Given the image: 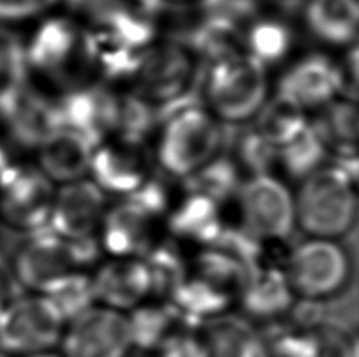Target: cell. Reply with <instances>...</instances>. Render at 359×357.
<instances>
[{"mask_svg":"<svg viewBox=\"0 0 359 357\" xmlns=\"http://www.w3.org/2000/svg\"><path fill=\"white\" fill-rule=\"evenodd\" d=\"M304 22L311 35L328 46H355L358 36L356 0H307Z\"/></svg>","mask_w":359,"mask_h":357,"instance_id":"cell-21","label":"cell"},{"mask_svg":"<svg viewBox=\"0 0 359 357\" xmlns=\"http://www.w3.org/2000/svg\"><path fill=\"white\" fill-rule=\"evenodd\" d=\"M222 123L205 106L180 104L158 127L153 159L165 175L188 180L221 155Z\"/></svg>","mask_w":359,"mask_h":357,"instance_id":"cell-2","label":"cell"},{"mask_svg":"<svg viewBox=\"0 0 359 357\" xmlns=\"http://www.w3.org/2000/svg\"><path fill=\"white\" fill-rule=\"evenodd\" d=\"M107 208V195L88 176L60 184L55 188L48 228L68 241L93 239Z\"/></svg>","mask_w":359,"mask_h":357,"instance_id":"cell-14","label":"cell"},{"mask_svg":"<svg viewBox=\"0 0 359 357\" xmlns=\"http://www.w3.org/2000/svg\"><path fill=\"white\" fill-rule=\"evenodd\" d=\"M328 158L325 142L309 121L299 136L278 148L276 165H279L285 176L301 181L326 164Z\"/></svg>","mask_w":359,"mask_h":357,"instance_id":"cell-25","label":"cell"},{"mask_svg":"<svg viewBox=\"0 0 359 357\" xmlns=\"http://www.w3.org/2000/svg\"><path fill=\"white\" fill-rule=\"evenodd\" d=\"M76 271L84 270L73 241L59 237L49 228L29 234L16 248L10 266L11 279L35 295H44L57 280Z\"/></svg>","mask_w":359,"mask_h":357,"instance_id":"cell-11","label":"cell"},{"mask_svg":"<svg viewBox=\"0 0 359 357\" xmlns=\"http://www.w3.org/2000/svg\"><path fill=\"white\" fill-rule=\"evenodd\" d=\"M65 320L46 296L27 293L0 310V354L29 357L55 351Z\"/></svg>","mask_w":359,"mask_h":357,"instance_id":"cell-6","label":"cell"},{"mask_svg":"<svg viewBox=\"0 0 359 357\" xmlns=\"http://www.w3.org/2000/svg\"><path fill=\"white\" fill-rule=\"evenodd\" d=\"M65 323L96 305L92 277L84 271H76L62 277L44 293Z\"/></svg>","mask_w":359,"mask_h":357,"instance_id":"cell-28","label":"cell"},{"mask_svg":"<svg viewBox=\"0 0 359 357\" xmlns=\"http://www.w3.org/2000/svg\"><path fill=\"white\" fill-rule=\"evenodd\" d=\"M161 4H168V5H194L198 4L201 0H159Z\"/></svg>","mask_w":359,"mask_h":357,"instance_id":"cell-34","label":"cell"},{"mask_svg":"<svg viewBox=\"0 0 359 357\" xmlns=\"http://www.w3.org/2000/svg\"><path fill=\"white\" fill-rule=\"evenodd\" d=\"M90 277L96 304L107 309L128 314L151 296L150 274L142 258H111Z\"/></svg>","mask_w":359,"mask_h":357,"instance_id":"cell-16","label":"cell"},{"mask_svg":"<svg viewBox=\"0 0 359 357\" xmlns=\"http://www.w3.org/2000/svg\"><path fill=\"white\" fill-rule=\"evenodd\" d=\"M238 298L248 320H273L292 307L294 295L284 271L257 266L248 276Z\"/></svg>","mask_w":359,"mask_h":357,"instance_id":"cell-20","label":"cell"},{"mask_svg":"<svg viewBox=\"0 0 359 357\" xmlns=\"http://www.w3.org/2000/svg\"><path fill=\"white\" fill-rule=\"evenodd\" d=\"M251 123L254 130L274 148H280L304 131L309 125V117L290 98L276 92L269 94Z\"/></svg>","mask_w":359,"mask_h":357,"instance_id":"cell-23","label":"cell"},{"mask_svg":"<svg viewBox=\"0 0 359 357\" xmlns=\"http://www.w3.org/2000/svg\"><path fill=\"white\" fill-rule=\"evenodd\" d=\"M183 199L172 205L168 218L170 232L183 241L208 247L219 238L224 227L221 203L184 189Z\"/></svg>","mask_w":359,"mask_h":357,"instance_id":"cell-19","label":"cell"},{"mask_svg":"<svg viewBox=\"0 0 359 357\" xmlns=\"http://www.w3.org/2000/svg\"><path fill=\"white\" fill-rule=\"evenodd\" d=\"M276 92L290 98L306 113L320 112L341 98L337 62L326 54L301 57L282 74Z\"/></svg>","mask_w":359,"mask_h":357,"instance_id":"cell-15","label":"cell"},{"mask_svg":"<svg viewBox=\"0 0 359 357\" xmlns=\"http://www.w3.org/2000/svg\"><path fill=\"white\" fill-rule=\"evenodd\" d=\"M294 36L290 25L278 18H259L243 30V49L264 66L278 65L290 55Z\"/></svg>","mask_w":359,"mask_h":357,"instance_id":"cell-24","label":"cell"},{"mask_svg":"<svg viewBox=\"0 0 359 357\" xmlns=\"http://www.w3.org/2000/svg\"><path fill=\"white\" fill-rule=\"evenodd\" d=\"M241 230L259 242L285 241L297 228L293 192L279 176H248L236 192Z\"/></svg>","mask_w":359,"mask_h":357,"instance_id":"cell-8","label":"cell"},{"mask_svg":"<svg viewBox=\"0 0 359 357\" xmlns=\"http://www.w3.org/2000/svg\"><path fill=\"white\" fill-rule=\"evenodd\" d=\"M205 107L222 125H246L271 94L268 68L245 50L211 62L203 85Z\"/></svg>","mask_w":359,"mask_h":357,"instance_id":"cell-4","label":"cell"},{"mask_svg":"<svg viewBox=\"0 0 359 357\" xmlns=\"http://www.w3.org/2000/svg\"><path fill=\"white\" fill-rule=\"evenodd\" d=\"M278 159V148L265 140L254 130V126L243 134L236 145L233 162L236 167L246 170L248 176L271 174Z\"/></svg>","mask_w":359,"mask_h":357,"instance_id":"cell-29","label":"cell"},{"mask_svg":"<svg viewBox=\"0 0 359 357\" xmlns=\"http://www.w3.org/2000/svg\"><path fill=\"white\" fill-rule=\"evenodd\" d=\"M2 69H4V60H2V54H0V76H2ZM2 97V94H0Z\"/></svg>","mask_w":359,"mask_h":357,"instance_id":"cell-36","label":"cell"},{"mask_svg":"<svg viewBox=\"0 0 359 357\" xmlns=\"http://www.w3.org/2000/svg\"><path fill=\"white\" fill-rule=\"evenodd\" d=\"M201 59L186 43H153L133 76V92L153 107H177L194 85Z\"/></svg>","mask_w":359,"mask_h":357,"instance_id":"cell-7","label":"cell"},{"mask_svg":"<svg viewBox=\"0 0 359 357\" xmlns=\"http://www.w3.org/2000/svg\"><path fill=\"white\" fill-rule=\"evenodd\" d=\"M25 60L35 74L67 93L87 85L86 74L95 69L88 30L65 13H50L36 21Z\"/></svg>","mask_w":359,"mask_h":357,"instance_id":"cell-3","label":"cell"},{"mask_svg":"<svg viewBox=\"0 0 359 357\" xmlns=\"http://www.w3.org/2000/svg\"><path fill=\"white\" fill-rule=\"evenodd\" d=\"M153 151L145 137L114 134L95 145L88 178L106 195L137 192L153 178Z\"/></svg>","mask_w":359,"mask_h":357,"instance_id":"cell-9","label":"cell"},{"mask_svg":"<svg viewBox=\"0 0 359 357\" xmlns=\"http://www.w3.org/2000/svg\"><path fill=\"white\" fill-rule=\"evenodd\" d=\"M123 0H59L63 13L92 30L106 24L117 13Z\"/></svg>","mask_w":359,"mask_h":357,"instance_id":"cell-30","label":"cell"},{"mask_svg":"<svg viewBox=\"0 0 359 357\" xmlns=\"http://www.w3.org/2000/svg\"><path fill=\"white\" fill-rule=\"evenodd\" d=\"M163 218L131 194L107 208L96 239L111 258H142L156 244L158 222Z\"/></svg>","mask_w":359,"mask_h":357,"instance_id":"cell-13","label":"cell"},{"mask_svg":"<svg viewBox=\"0 0 359 357\" xmlns=\"http://www.w3.org/2000/svg\"><path fill=\"white\" fill-rule=\"evenodd\" d=\"M11 274L5 265L0 261V310L11 299Z\"/></svg>","mask_w":359,"mask_h":357,"instance_id":"cell-33","label":"cell"},{"mask_svg":"<svg viewBox=\"0 0 359 357\" xmlns=\"http://www.w3.org/2000/svg\"><path fill=\"white\" fill-rule=\"evenodd\" d=\"M175 315L170 305L144 302L126 314L128 328H130L133 348L156 349L175 332Z\"/></svg>","mask_w":359,"mask_h":357,"instance_id":"cell-26","label":"cell"},{"mask_svg":"<svg viewBox=\"0 0 359 357\" xmlns=\"http://www.w3.org/2000/svg\"><path fill=\"white\" fill-rule=\"evenodd\" d=\"M284 274L294 298L322 302L348 288L353 261L341 241L307 238L288 253Z\"/></svg>","mask_w":359,"mask_h":357,"instance_id":"cell-5","label":"cell"},{"mask_svg":"<svg viewBox=\"0 0 359 357\" xmlns=\"http://www.w3.org/2000/svg\"><path fill=\"white\" fill-rule=\"evenodd\" d=\"M59 0H0V24L21 25L50 15Z\"/></svg>","mask_w":359,"mask_h":357,"instance_id":"cell-31","label":"cell"},{"mask_svg":"<svg viewBox=\"0 0 359 357\" xmlns=\"http://www.w3.org/2000/svg\"><path fill=\"white\" fill-rule=\"evenodd\" d=\"M59 346L62 357H128L133 343L126 314L96 304L65 324Z\"/></svg>","mask_w":359,"mask_h":357,"instance_id":"cell-12","label":"cell"},{"mask_svg":"<svg viewBox=\"0 0 359 357\" xmlns=\"http://www.w3.org/2000/svg\"><path fill=\"white\" fill-rule=\"evenodd\" d=\"M293 199L297 228L307 238L341 241L358 218L356 170L326 162L299 181Z\"/></svg>","mask_w":359,"mask_h":357,"instance_id":"cell-1","label":"cell"},{"mask_svg":"<svg viewBox=\"0 0 359 357\" xmlns=\"http://www.w3.org/2000/svg\"><path fill=\"white\" fill-rule=\"evenodd\" d=\"M29 357H62L59 353L50 351V353H43V354H36V356H29Z\"/></svg>","mask_w":359,"mask_h":357,"instance_id":"cell-35","label":"cell"},{"mask_svg":"<svg viewBox=\"0 0 359 357\" xmlns=\"http://www.w3.org/2000/svg\"><path fill=\"white\" fill-rule=\"evenodd\" d=\"M95 144L84 134L57 126L36 145V169L55 186L88 176Z\"/></svg>","mask_w":359,"mask_h":357,"instance_id":"cell-17","label":"cell"},{"mask_svg":"<svg viewBox=\"0 0 359 357\" xmlns=\"http://www.w3.org/2000/svg\"><path fill=\"white\" fill-rule=\"evenodd\" d=\"M312 125L325 142L328 155L334 156V162L356 170V101L345 98L334 99L318 112V120Z\"/></svg>","mask_w":359,"mask_h":357,"instance_id":"cell-22","label":"cell"},{"mask_svg":"<svg viewBox=\"0 0 359 357\" xmlns=\"http://www.w3.org/2000/svg\"><path fill=\"white\" fill-rule=\"evenodd\" d=\"M55 188L36 165L10 164L0 175V220L25 234L44 230L49 225Z\"/></svg>","mask_w":359,"mask_h":357,"instance_id":"cell-10","label":"cell"},{"mask_svg":"<svg viewBox=\"0 0 359 357\" xmlns=\"http://www.w3.org/2000/svg\"><path fill=\"white\" fill-rule=\"evenodd\" d=\"M158 357H205L202 340L197 332L175 330L156 349Z\"/></svg>","mask_w":359,"mask_h":357,"instance_id":"cell-32","label":"cell"},{"mask_svg":"<svg viewBox=\"0 0 359 357\" xmlns=\"http://www.w3.org/2000/svg\"><path fill=\"white\" fill-rule=\"evenodd\" d=\"M240 186V169L236 167L233 159L222 155L205 165L196 175L184 180L186 190L207 195L217 203L226 202L232 195H236Z\"/></svg>","mask_w":359,"mask_h":357,"instance_id":"cell-27","label":"cell"},{"mask_svg":"<svg viewBox=\"0 0 359 357\" xmlns=\"http://www.w3.org/2000/svg\"><path fill=\"white\" fill-rule=\"evenodd\" d=\"M205 357H268L266 343L245 316L224 314L198 330Z\"/></svg>","mask_w":359,"mask_h":357,"instance_id":"cell-18","label":"cell"}]
</instances>
